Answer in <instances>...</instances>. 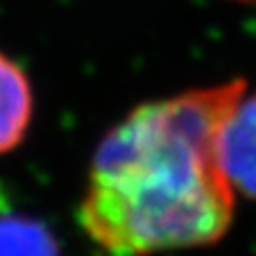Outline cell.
Wrapping results in <instances>:
<instances>
[{
  "label": "cell",
  "instance_id": "obj_1",
  "mask_svg": "<svg viewBox=\"0 0 256 256\" xmlns=\"http://www.w3.org/2000/svg\"><path fill=\"white\" fill-rule=\"evenodd\" d=\"M245 80L193 88L130 112L100 140L80 224L112 256L206 247L229 232L236 190L220 134Z\"/></svg>",
  "mask_w": 256,
  "mask_h": 256
},
{
  "label": "cell",
  "instance_id": "obj_2",
  "mask_svg": "<svg viewBox=\"0 0 256 256\" xmlns=\"http://www.w3.org/2000/svg\"><path fill=\"white\" fill-rule=\"evenodd\" d=\"M220 164L234 190L256 200V96H242L220 134Z\"/></svg>",
  "mask_w": 256,
  "mask_h": 256
},
{
  "label": "cell",
  "instance_id": "obj_3",
  "mask_svg": "<svg viewBox=\"0 0 256 256\" xmlns=\"http://www.w3.org/2000/svg\"><path fill=\"white\" fill-rule=\"evenodd\" d=\"M34 98L23 68L0 52V154L23 143L32 122Z\"/></svg>",
  "mask_w": 256,
  "mask_h": 256
},
{
  "label": "cell",
  "instance_id": "obj_4",
  "mask_svg": "<svg viewBox=\"0 0 256 256\" xmlns=\"http://www.w3.org/2000/svg\"><path fill=\"white\" fill-rule=\"evenodd\" d=\"M0 256H59V242L36 218L5 213L0 216Z\"/></svg>",
  "mask_w": 256,
  "mask_h": 256
}]
</instances>
